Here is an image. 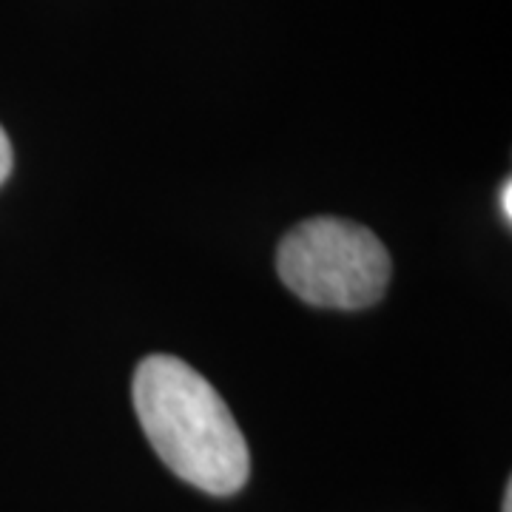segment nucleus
<instances>
[{
	"instance_id": "1",
	"label": "nucleus",
	"mask_w": 512,
	"mask_h": 512,
	"mask_svg": "<svg viewBox=\"0 0 512 512\" xmlns=\"http://www.w3.org/2000/svg\"><path fill=\"white\" fill-rule=\"evenodd\" d=\"M134 410L174 476L202 493L234 495L251 473L237 419L214 384L174 356H148L134 373Z\"/></svg>"
},
{
	"instance_id": "2",
	"label": "nucleus",
	"mask_w": 512,
	"mask_h": 512,
	"mask_svg": "<svg viewBox=\"0 0 512 512\" xmlns=\"http://www.w3.org/2000/svg\"><path fill=\"white\" fill-rule=\"evenodd\" d=\"M276 271L308 305L362 311L387 291L390 254L365 225L319 217L299 222L285 234Z\"/></svg>"
},
{
	"instance_id": "3",
	"label": "nucleus",
	"mask_w": 512,
	"mask_h": 512,
	"mask_svg": "<svg viewBox=\"0 0 512 512\" xmlns=\"http://www.w3.org/2000/svg\"><path fill=\"white\" fill-rule=\"evenodd\" d=\"M9 174H12V143L6 131L0 128V185L9 180Z\"/></svg>"
},
{
	"instance_id": "4",
	"label": "nucleus",
	"mask_w": 512,
	"mask_h": 512,
	"mask_svg": "<svg viewBox=\"0 0 512 512\" xmlns=\"http://www.w3.org/2000/svg\"><path fill=\"white\" fill-rule=\"evenodd\" d=\"M498 200H501V211H504V220H512V183L501 185V194H498Z\"/></svg>"
},
{
	"instance_id": "5",
	"label": "nucleus",
	"mask_w": 512,
	"mask_h": 512,
	"mask_svg": "<svg viewBox=\"0 0 512 512\" xmlns=\"http://www.w3.org/2000/svg\"><path fill=\"white\" fill-rule=\"evenodd\" d=\"M504 512H512V484H507V493H504Z\"/></svg>"
}]
</instances>
